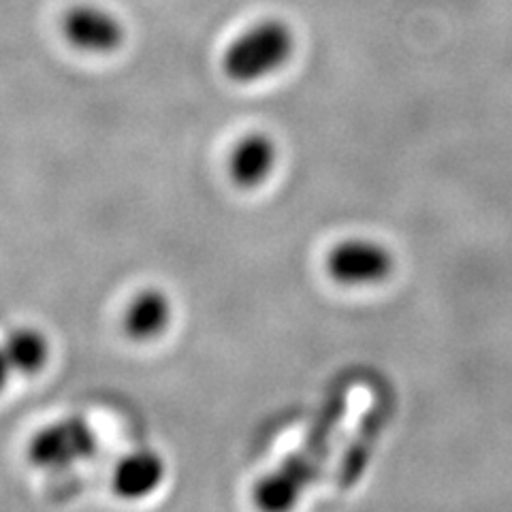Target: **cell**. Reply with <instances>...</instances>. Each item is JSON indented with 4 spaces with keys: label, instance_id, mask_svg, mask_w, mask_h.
I'll return each instance as SVG.
<instances>
[{
    "label": "cell",
    "instance_id": "cell-1",
    "mask_svg": "<svg viewBox=\"0 0 512 512\" xmlns=\"http://www.w3.org/2000/svg\"><path fill=\"white\" fill-rule=\"evenodd\" d=\"M346 414V391H333L316 416L308 440L284 466L265 476L254 487V502L263 510H286L297 504L301 493L306 491L323 472L340 423Z\"/></svg>",
    "mask_w": 512,
    "mask_h": 512
},
{
    "label": "cell",
    "instance_id": "cell-2",
    "mask_svg": "<svg viewBox=\"0 0 512 512\" xmlns=\"http://www.w3.org/2000/svg\"><path fill=\"white\" fill-rule=\"evenodd\" d=\"M295 52V35L282 20H263L244 30L224 52L222 69L237 84H252L280 71Z\"/></svg>",
    "mask_w": 512,
    "mask_h": 512
},
{
    "label": "cell",
    "instance_id": "cell-3",
    "mask_svg": "<svg viewBox=\"0 0 512 512\" xmlns=\"http://www.w3.org/2000/svg\"><path fill=\"white\" fill-rule=\"evenodd\" d=\"M96 451V434L82 419H64L41 429L28 444L32 466L67 470L90 459Z\"/></svg>",
    "mask_w": 512,
    "mask_h": 512
},
{
    "label": "cell",
    "instance_id": "cell-4",
    "mask_svg": "<svg viewBox=\"0 0 512 512\" xmlns=\"http://www.w3.org/2000/svg\"><path fill=\"white\" fill-rule=\"evenodd\" d=\"M62 35L75 50L111 54L124 43L126 30L114 13L96 5H75L62 18Z\"/></svg>",
    "mask_w": 512,
    "mask_h": 512
},
{
    "label": "cell",
    "instance_id": "cell-5",
    "mask_svg": "<svg viewBox=\"0 0 512 512\" xmlns=\"http://www.w3.org/2000/svg\"><path fill=\"white\" fill-rule=\"evenodd\" d=\"M331 276L348 286L378 284L393 271V256L382 244L367 239H350L329 254Z\"/></svg>",
    "mask_w": 512,
    "mask_h": 512
},
{
    "label": "cell",
    "instance_id": "cell-6",
    "mask_svg": "<svg viewBox=\"0 0 512 512\" xmlns=\"http://www.w3.org/2000/svg\"><path fill=\"white\" fill-rule=\"evenodd\" d=\"M389 419H391V399L389 395H380L374 402V406L363 414L361 425L348 440L344 457L340 461L338 476H335V483H338L340 489H350L359 483L367 463L372 459V453L382 434V429L389 423Z\"/></svg>",
    "mask_w": 512,
    "mask_h": 512
},
{
    "label": "cell",
    "instance_id": "cell-7",
    "mask_svg": "<svg viewBox=\"0 0 512 512\" xmlns=\"http://www.w3.org/2000/svg\"><path fill=\"white\" fill-rule=\"evenodd\" d=\"M165 480V461L158 453L141 448L118 461L111 474V487L122 500H143Z\"/></svg>",
    "mask_w": 512,
    "mask_h": 512
},
{
    "label": "cell",
    "instance_id": "cell-8",
    "mask_svg": "<svg viewBox=\"0 0 512 512\" xmlns=\"http://www.w3.org/2000/svg\"><path fill=\"white\" fill-rule=\"evenodd\" d=\"M276 143L265 133H250L235 143L229 156L231 180L242 188L261 186L276 167Z\"/></svg>",
    "mask_w": 512,
    "mask_h": 512
},
{
    "label": "cell",
    "instance_id": "cell-9",
    "mask_svg": "<svg viewBox=\"0 0 512 512\" xmlns=\"http://www.w3.org/2000/svg\"><path fill=\"white\" fill-rule=\"evenodd\" d=\"M173 318L171 299L158 291V288H146L137 293L124 310V331L135 342H152L163 335Z\"/></svg>",
    "mask_w": 512,
    "mask_h": 512
},
{
    "label": "cell",
    "instance_id": "cell-10",
    "mask_svg": "<svg viewBox=\"0 0 512 512\" xmlns=\"http://www.w3.org/2000/svg\"><path fill=\"white\" fill-rule=\"evenodd\" d=\"M3 352L13 372L30 376L41 372L50 359V344L37 329H15L3 342Z\"/></svg>",
    "mask_w": 512,
    "mask_h": 512
},
{
    "label": "cell",
    "instance_id": "cell-11",
    "mask_svg": "<svg viewBox=\"0 0 512 512\" xmlns=\"http://www.w3.org/2000/svg\"><path fill=\"white\" fill-rule=\"evenodd\" d=\"M11 372H13V370H11V365H9L7 357H5L3 348H0V391H3V389L7 387V382H9Z\"/></svg>",
    "mask_w": 512,
    "mask_h": 512
}]
</instances>
